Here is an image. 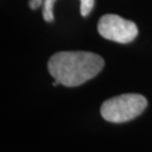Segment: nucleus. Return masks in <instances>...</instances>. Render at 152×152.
<instances>
[{
  "instance_id": "nucleus-2",
  "label": "nucleus",
  "mask_w": 152,
  "mask_h": 152,
  "mask_svg": "<svg viewBox=\"0 0 152 152\" xmlns=\"http://www.w3.org/2000/svg\"><path fill=\"white\" fill-rule=\"evenodd\" d=\"M147 106V98L140 94H123L104 102L100 114L107 122L124 123L141 115Z\"/></svg>"
},
{
  "instance_id": "nucleus-5",
  "label": "nucleus",
  "mask_w": 152,
  "mask_h": 152,
  "mask_svg": "<svg viewBox=\"0 0 152 152\" xmlns=\"http://www.w3.org/2000/svg\"><path fill=\"white\" fill-rule=\"evenodd\" d=\"M43 2L44 0H29L28 1V6H29V8L32 10H36L41 6H43Z\"/></svg>"
},
{
  "instance_id": "nucleus-3",
  "label": "nucleus",
  "mask_w": 152,
  "mask_h": 152,
  "mask_svg": "<svg viewBox=\"0 0 152 152\" xmlns=\"http://www.w3.org/2000/svg\"><path fill=\"white\" fill-rule=\"evenodd\" d=\"M97 29L102 37L121 44L131 43L139 34L135 23L126 20L114 14H107L100 17Z\"/></svg>"
},
{
  "instance_id": "nucleus-1",
  "label": "nucleus",
  "mask_w": 152,
  "mask_h": 152,
  "mask_svg": "<svg viewBox=\"0 0 152 152\" xmlns=\"http://www.w3.org/2000/svg\"><path fill=\"white\" fill-rule=\"evenodd\" d=\"M105 61L100 55L85 51H64L49 60L50 75L65 87H77L95 78L103 70Z\"/></svg>"
},
{
  "instance_id": "nucleus-4",
  "label": "nucleus",
  "mask_w": 152,
  "mask_h": 152,
  "mask_svg": "<svg viewBox=\"0 0 152 152\" xmlns=\"http://www.w3.org/2000/svg\"><path fill=\"white\" fill-rule=\"evenodd\" d=\"M56 0H44L43 2V18L45 22L52 23L54 20L53 8ZM95 6V0H80V14L82 17H87Z\"/></svg>"
}]
</instances>
